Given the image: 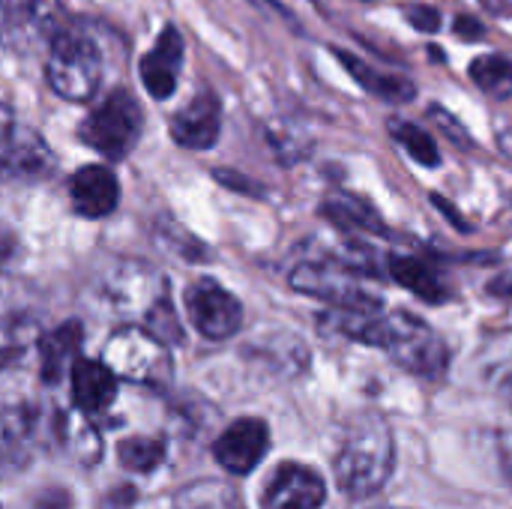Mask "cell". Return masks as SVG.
<instances>
[{
  "instance_id": "1",
  "label": "cell",
  "mask_w": 512,
  "mask_h": 509,
  "mask_svg": "<svg viewBox=\"0 0 512 509\" xmlns=\"http://www.w3.org/2000/svg\"><path fill=\"white\" fill-rule=\"evenodd\" d=\"M342 336L381 348L384 354H390L402 369H408L411 375L420 378H441L447 372V345L444 339L417 315L396 309V312H384L381 309H336L327 318Z\"/></svg>"
},
{
  "instance_id": "2",
  "label": "cell",
  "mask_w": 512,
  "mask_h": 509,
  "mask_svg": "<svg viewBox=\"0 0 512 509\" xmlns=\"http://www.w3.org/2000/svg\"><path fill=\"white\" fill-rule=\"evenodd\" d=\"M396 468V438L381 414H360L348 423L333 471L348 498L378 495Z\"/></svg>"
},
{
  "instance_id": "3",
  "label": "cell",
  "mask_w": 512,
  "mask_h": 509,
  "mask_svg": "<svg viewBox=\"0 0 512 509\" xmlns=\"http://www.w3.org/2000/svg\"><path fill=\"white\" fill-rule=\"evenodd\" d=\"M45 75L57 96H63L69 102H87V99H93V93L99 90V81H102L99 48L87 36H81L75 30H63L51 39Z\"/></svg>"
},
{
  "instance_id": "4",
  "label": "cell",
  "mask_w": 512,
  "mask_h": 509,
  "mask_svg": "<svg viewBox=\"0 0 512 509\" xmlns=\"http://www.w3.org/2000/svg\"><path fill=\"white\" fill-rule=\"evenodd\" d=\"M105 366L132 384L162 387L171 378V354L165 342L141 327L117 330L105 345Z\"/></svg>"
},
{
  "instance_id": "5",
  "label": "cell",
  "mask_w": 512,
  "mask_h": 509,
  "mask_svg": "<svg viewBox=\"0 0 512 509\" xmlns=\"http://www.w3.org/2000/svg\"><path fill=\"white\" fill-rule=\"evenodd\" d=\"M291 288L309 297L330 303L333 309H381V297L369 291V285L354 273V267L342 261H315L291 270Z\"/></svg>"
},
{
  "instance_id": "6",
  "label": "cell",
  "mask_w": 512,
  "mask_h": 509,
  "mask_svg": "<svg viewBox=\"0 0 512 509\" xmlns=\"http://www.w3.org/2000/svg\"><path fill=\"white\" fill-rule=\"evenodd\" d=\"M144 114L129 90H114L102 105L93 108V114L81 123V141L102 153L105 159H123L138 135H141Z\"/></svg>"
},
{
  "instance_id": "7",
  "label": "cell",
  "mask_w": 512,
  "mask_h": 509,
  "mask_svg": "<svg viewBox=\"0 0 512 509\" xmlns=\"http://www.w3.org/2000/svg\"><path fill=\"white\" fill-rule=\"evenodd\" d=\"M186 315L192 327L210 342L231 339L243 327L240 300L213 279H198L186 288Z\"/></svg>"
},
{
  "instance_id": "8",
  "label": "cell",
  "mask_w": 512,
  "mask_h": 509,
  "mask_svg": "<svg viewBox=\"0 0 512 509\" xmlns=\"http://www.w3.org/2000/svg\"><path fill=\"white\" fill-rule=\"evenodd\" d=\"M51 168L54 153L36 129L12 123L0 135V180H42Z\"/></svg>"
},
{
  "instance_id": "9",
  "label": "cell",
  "mask_w": 512,
  "mask_h": 509,
  "mask_svg": "<svg viewBox=\"0 0 512 509\" xmlns=\"http://www.w3.org/2000/svg\"><path fill=\"white\" fill-rule=\"evenodd\" d=\"M270 447V429L264 420L258 417H243L234 420L213 444V459L219 462V468H225L234 477H246L252 474Z\"/></svg>"
},
{
  "instance_id": "10",
  "label": "cell",
  "mask_w": 512,
  "mask_h": 509,
  "mask_svg": "<svg viewBox=\"0 0 512 509\" xmlns=\"http://www.w3.org/2000/svg\"><path fill=\"white\" fill-rule=\"evenodd\" d=\"M327 504L324 480L297 462H282L267 483L264 509H321Z\"/></svg>"
},
{
  "instance_id": "11",
  "label": "cell",
  "mask_w": 512,
  "mask_h": 509,
  "mask_svg": "<svg viewBox=\"0 0 512 509\" xmlns=\"http://www.w3.org/2000/svg\"><path fill=\"white\" fill-rule=\"evenodd\" d=\"M222 105L213 93H198L171 120V138L186 150H210L219 141Z\"/></svg>"
},
{
  "instance_id": "12",
  "label": "cell",
  "mask_w": 512,
  "mask_h": 509,
  "mask_svg": "<svg viewBox=\"0 0 512 509\" xmlns=\"http://www.w3.org/2000/svg\"><path fill=\"white\" fill-rule=\"evenodd\" d=\"M183 66V36L174 27H165L150 48V54L141 60V81L153 99H168L177 87V75Z\"/></svg>"
},
{
  "instance_id": "13",
  "label": "cell",
  "mask_w": 512,
  "mask_h": 509,
  "mask_svg": "<svg viewBox=\"0 0 512 509\" xmlns=\"http://www.w3.org/2000/svg\"><path fill=\"white\" fill-rule=\"evenodd\" d=\"M69 195H72L75 213H81L87 219H102V216L114 213V207L120 201V183L105 165H84L75 171V177L69 183Z\"/></svg>"
},
{
  "instance_id": "14",
  "label": "cell",
  "mask_w": 512,
  "mask_h": 509,
  "mask_svg": "<svg viewBox=\"0 0 512 509\" xmlns=\"http://www.w3.org/2000/svg\"><path fill=\"white\" fill-rule=\"evenodd\" d=\"M39 441V414L33 408H9L0 414V468H24Z\"/></svg>"
},
{
  "instance_id": "15",
  "label": "cell",
  "mask_w": 512,
  "mask_h": 509,
  "mask_svg": "<svg viewBox=\"0 0 512 509\" xmlns=\"http://www.w3.org/2000/svg\"><path fill=\"white\" fill-rule=\"evenodd\" d=\"M72 399L75 408L84 411L87 417H96L102 411L111 408V402L117 399V375L102 363L93 360H75L72 366Z\"/></svg>"
},
{
  "instance_id": "16",
  "label": "cell",
  "mask_w": 512,
  "mask_h": 509,
  "mask_svg": "<svg viewBox=\"0 0 512 509\" xmlns=\"http://www.w3.org/2000/svg\"><path fill=\"white\" fill-rule=\"evenodd\" d=\"M333 51H336L339 63L351 72V78H354L363 90H369L372 96H378V99H384V102H411V99L417 96V84H414L411 78L381 72V69L369 66L366 60H360V57L351 54V51H342V48H333Z\"/></svg>"
},
{
  "instance_id": "17",
  "label": "cell",
  "mask_w": 512,
  "mask_h": 509,
  "mask_svg": "<svg viewBox=\"0 0 512 509\" xmlns=\"http://www.w3.org/2000/svg\"><path fill=\"white\" fill-rule=\"evenodd\" d=\"M81 339H84V330L78 321L60 324L57 330L42 336L39 354H42V378L48 384H57L66 372H72L78 351H81Z\"/></svg>"
},
{
  "instance_id": "18",
  "label": "cell",
  "mask_w": 512,
  "mask_h": 509,
  "mask_svg": "<svg viewBox=\"0 0 512 509\" xmlns=\"http://www.w3.org/2000/svg\"><path fill=\"white\" fill-rule=\"evenodd\" d=\"M387 270H390V276H393L402 288H408L411 294H417L420 300H426V303H432V306L450 300V291H447L444 279L438 276V270H435L432 264L420 261V258L393 255L390 264H387Z\"/></svg>"
},
{
  "instance_id": "19",
  "label": "cell",
  "mask_w": 512,
  "mask_h": 509,
  "mask_svg": "<svg viewBox=\"0 0 512 509\" xmlns=\"http://www.w3.org/2000/svg\"><path fill=\"white\" fill-rule=\"evenodd\" d=\"M60 435H63V441H66V450H69L78 462H84V465L99 462V456H102V441H99V432L93 429V423L87 420L84 411H75V414L63 417V420H60Z\"/></svg>"
},
{
  "instance_id": "20",
  "label": "cell",
  "mask_w": 512,
  "mask_h": 509,
  "mask_svg": "<svg viewBox=\"0 0 512 509\" xmlns=\"http://www.w3.org/2000/svg\"><path fill=\"white\" fill-rule=\"evenodd\" d=\"M324 213L333 222H339V225H354V228H363V231H372V234H387L381 216L366 201H360L354 195H339V198L327 201L324 204Z\"/></svg>"
},
{
  "instance_id": "21",
  "label": "cell",
  "mask_w": 512,
  "mask_h": 509,
  "mask_svg": "<svg viewBox=\"0 0 512 509\" xmlns=\"http://www.w3.org/2000/svg\"><path fill=\"white\" fill-rule=\"evenodd\" d=\"M390 135L408 150L411 159H417L420 165L426 168H438L441 165V150L435 144V138L420 129L417 123H408V120H390Z\"/></svg>"
},
{
  "instance_id": "22",
  "label": "cell",
  "mask_w": 512,
  "mask_h": 509,
  "mask_svg": "<svg viewBox=\"0 0 512 509\" xmlns=\"http://www.w3.org/2000/svg\"><path fill=\"white\" fill-rule=\"evenodd\" d=\"M165 453L168 447L159 438H129L117 450L120 465L132 474H153L165 462Z\"/></svg>"
},
{
  "instance_id": "23",
  "label": "cell",
  "mask_w": 512,
  "mask_h": 509,
  "mask_svg": "<svg viewBox=\"0 0 512 509\" xmlns=\"http://www.w3.org/2000/svg\"><path fill=\"white\" fill-rule=\"evenodd\" d=\"M174 509H240V501L231 486L219 480H201L180 492Z\"/></svg>"
},
{
  "instance_id": "24",
  "label": "cell",
  "mask_w": 512,
  "mask_h": 509,
  "mask_svg": "<svg viewBox=\"0 0 512 509\" xmlns=\"http://www.w3.org/2000/svg\"><path fill=\"white\" fill-rule=\"evenodd\" d=\"M471 78L483 93L495 99H507L512 93V63L504 57H495V54L477 57L471 63Z\"/></svg>"
},
{
  "instance_id": "25",
  "label": "cell",
  "mask_w": 512,
  "mask_h": 509,
  "mask_svg": "<svg viewBox=\"0 0 512 509\" xmlns=\"http://www.w3.org/2000/svg\"><path fill=\"white\" fill-rule=\"evenodd\" d=\"M42 0H0V42L21 45Z\"/></svg>"
},
{
  "instance_id": "26",
  "label": "cell",
  "mask_w": 512,
  "mask_h": 509,
  "mask_svg": "<svg viewBox=\"0 0 512 509\" xmlns=\"http://www.w3.org/2000/svg\"><path fill=\"white\" fill-rule=\"evenodd\" d=\"M24 351V327H0V366Z\"/></svg>"
},
{
  "instance_id": "27",
  "label": "cell",
  "mask_w": 512,
  "mask_h": 509,
  "mask_svg": "<svg viewBox=\"0 0 512 509\" xmlns=\"http://www.w3.org/2000/svg\"><path fill=\"white\" fill-rule=\"evenodd\" d=\"M405 15H408V21H411L417 30H426V33L441 30V12L432 9V6H420V3H417V6H408Z\"/></svg>"
},
{
  "instance_id": "28",
  "label": "cell",
  "mask_w": 512,
  "mask_h": 509,
  "mask_svg": "<svg viewBox=\"0 0 512 509\" xmlns=\"http://www.w3.org/2000/svg\"><path fill=\"white\" fill-rule=\"evenodd\" d=\"M36 509H69V498H66V492H48Z\"/></svg>"
},
{
  "instance_id": "29",
  "label": "cell",
  "mask_w": 512,
  "mask_h": 509,
  "mask_svg": "<svg viewBox=\"0 0 512 509\" xmlns=\"http://www.w3.org/2000/svg\"><path fill=\"white\" fill-rule=\"evenodd\" d=\"M456 33H459V36H465V39H477V36H483L480 24H477L474 18H459V21H456Z\"/></svg>"
},
{
  "instance_id": "30",
  "label": "cell",
  "mask_w": 512,
  "mask_h": 509,
  "mask_svg": "<svg viewBox=\"0 0 512 509\" xmlns=\"http://www.w3.org/2000/svg\"><path fill=\"white\" fill-rule=\"evenodd\" d=\"M12 123H15V117H12V111H9L6 105H0V135H3V132H6V129H9Z\"/></svg>"
},
{
  "instance_id": "31",
  "label": "cell",
  "mask_w": 512,
  "mask_h": 509,
  "mask_svg": "<svg viewBox=\"0 0 512 509\" xmlns=\"http://www.w3.org/2000/svg\"><path fill=\"white\" fill-rule=\"evenodd\" d=\"M510 399H512V378H510Z\"/></svg>"
}]
</instances>
